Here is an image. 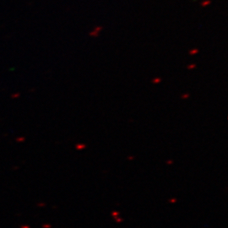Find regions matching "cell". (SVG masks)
I'll list each match as a JSON object with an SVG mask.
<instances>
[{
	"label": "cell",
	"instance_id": "obj_1",
	"mask_svg": "<svg viewBox=\"0 0 228 228\" xmlns=\"http://www.w3.org/2000/svg\"><path fill=\"white\" fill-rule=\"evenodd\" d=\"M210 4V0H205V1H204L203 3L201 4V5L203 6V7H204V6H206V5H209Z\"/></svg>",
	"mask_w": 228,
	"mask_h": 228
},
{
	"label": "cell",
	"instance_id": "obj_2",
	"mask_svg": "<svg viewBox=\"0 0 228 228\" xmlns=\"http://www.w3.org/2000/svg\"><path fill=\"white\" fill-rule=\"evenodd\" d=\"M199 52V49H197V48H195V49H194V50H191L189 52V53L191 55H194V54H196V53H198Z\"/></svg>",
	"mask_w": 228,
	"mask_h": 228
},
{
	"label": "cell",
	"instance_id": "obj_3",
	"mask_svg": "<svg viewBox=\"0 0 228 228\" xmlns=\"http://www.w3.org/2000/svg\"><path fill=\"white\" fill-rule=\"evenodd\" d=\"M90 36H98V32H96V31H94V32H90Z\"/></svg>",
	"mask_w": 228,
	"mask_h": 228
},
{
	"label": "cell",
	"instance_id": "obj_4",
	"mask_svg": "<svg viewBox=\"0 0 228 228\" xmlns=\"http://www.w3.org/2000/svg\"><path fill=\"white\" fill-rule=\"evenodd\" d=\"M101 29H102V27H101V26H97V27H96V29H95V31L98 32V31H101Z\"/></svg>",
	"mask_w": 228,
	"mask_h": 228
},
{
	"label": "cell",
	"instance_id": "obj_5",
	"mask_svg": "<svg viewBox=\"0 0 228 228\" xmlns=\"http://www.w3.org/2000/svg\"><path fill=\"white\" fill-rule=\"evenodd\" d=\"M195 67V64H192V65H190V66H188V69H194Z\"/></svg>",
	"mask_w": 228,
	"mask_h": 228
}]
</instances>
